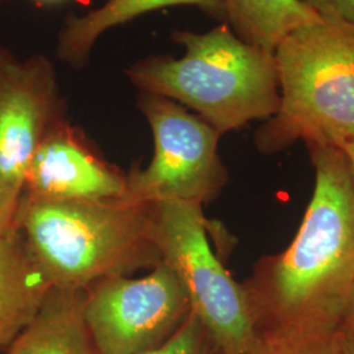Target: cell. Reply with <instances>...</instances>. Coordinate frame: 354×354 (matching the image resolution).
<instances>
[{
  "label": "cell",
  "mask_w": 354,
  "mask_h": 354,
  "mask_svg": "<svg viewBox=\"0 0 354 354\" xmlns=\"http://www.w3.org/2000/svg\"><path fill=\"white\" fill-rule=\"evenodd\" d=\"M84 291L50 289L6 354H97L83 317Z\"/></svg>",
  "instance_id": "cell-12"
},
{
  "label": "cell",
  "mask_w": 354,
  "mask_h": 354,
  "mask_svg": "<svg viewBox=\"0 0 354 354\" xmlns=\"http://www.w3.org/2000/svg\"><path fill=\"white\" fill-rule=\"evenodd\" d=\"M345 155L348 165H349V169H351V175L353 178L354 183V138L349 140H345L340 146H337Z\"/></svg>",
  "instance_id": "cell-19"
},
{
  "label": "cell",
  "mask_w": 354,
  "mask_h": 354,
  "mask_svg": "<svg viewBox=\"0 0 354 354\" xmlns=\"http://www.w3.org/2000/svg\"><path fill=\"white\" fill-rule=\"evenodd\" d=\"M152 239L184 288L190 311L228 354H250L257 342L244 291L213 251L203 206L152 203Z\"/></svg>",
  "instance_id": "cell-5"
},
{
  "label": "cell",
  "mask_w": 354,
  "mask_h": 354,
  "mask_svg": "<svg viewBox=\"0 0 354 354\" xmlns=\"http://www.w3.org/2000/svg\"><path fill=\"white\" fill-rule=\"evenodd\" d=\"M127 174L102 158L66 118L53 127L26 168L21 198L87 203L125 198Z\"/></svg>",
  "instance_id": "cell-9"
},
{
  "label": "cell",
  "mask_w": 354,
  "mask_h": 354,
  "mask_svg": "<svg viewBox=\"0 0 354 354\" xmlns=\"http://www.w3.org/2000/svg\"><path fill=\"white\" fill-rule=\"evenodd\" d=\"M39 3H57V1H61V0H36Z\"/></svg>",
  "instance_id": "cell-21"
},
{
  "label": "cell",
  "mask_w": 354,
  "mask_h": 354,
  "mask_svg": "<svg viewBox=\"0 0 354 354\" xmlns=\"http://www.w3.org/2000/svg\"><path fill=\"white\" fill-rule=\"evenodd\" d=\"M0 354H6V352H4V351H0Z\"/></svg>",
  "instance_id": "cell-23"
},
{
  "label": "cell",
  "mask_w": 354,
  "mask_h": 354,
  "mask_svg": "<svg viewBox=\"0 0 354 354\" xmlns=\"http://www.w3.org/2000/svg\"><path fill=\"white\" fill-rule=\"evenodd\" d=\"M181 58L153 55L131 64L125 75L140 89L192 109L221 136L279 108L274 53L238 37L226 23L205 33L174 30Z\"/></svg>",
  "instance_id": "cell-2"
},
{
  "label": "cell",
  "mask_w": 354,
  "mask_h": 354,
  "mask_svg": "<svg viewBox=\"0 0 354 354\" xmlns=\"http://www.w3.org/2000/svg\"><path fill=\"white\" fill-rule=\"evenodd\" d=\"M4 3V0H0V7H1V4Z\"/></svg>",
  "instance_id": "cell-22"
},
{
  "label": "cell",
  "mask_w": 354,
  "mask_h": 354,
  "mask_svg": "<svg viewBox=\"0 0 354 354\" xmlns=\"http://www.w3.org/2000/svg\"><path fill=\"white\" fill-rule=\"evenodd\" d=\"M138 108L151 129L153 153L127 174L125 198L140 203L213 201L227 184L218 151L221 134L197 114L163 96L140 92Z\"/></svg>",
  "instance_id": "cell-6"
},
{
  "label": "cell",
  "mask_w": 354,
  "mask_h": 354,
  "mask_svg": "<svg viewBox=\"0 0 354 354\" xmlns=\"http://www.w3.org/2000/svg\"><path fill=\"white\" fill-rule=\"evenodd\" d=\"M15 228L50 289L84 291L102 279L130 276L162 261L149 203L20 198Z\"/></svg>",
  "instance_id": "cell-3"
},
{
  "label": "cell",
  "mask_w": 354,
  "mask_h": 354,
  "mask_svg": "<svg viewBox=\"0 0 354 354\" xmlns=\"http://www.w3.org/2000/svg\"><path fill=\"white\" fill-rule=\"evenodd\" d=\"M342 328L349 329V330H353L354 332V288L352 295H351V301L348 304V308H346V313H345L344 322H342Z\"/></svg>",
  "instance_id": "cell-20"
},
{
  "label": "cell",
  "mask_w": 354,
  "mask_h": 354,
  "mask_svg": "<svg viewBox=\"0 0 354 354\" xmlns=\"http://www.w3.org/2000/svg\"><path fill=\"white\" fill-rule=\"evenodd\" d=\"M17 209L19 207L7 203L0 196V234H4L6 231L15 228V218Z\"/></svg>",
  "instance_id": "cell-17"
},
{
  "label": "cell",
  "mask_w": 354,
  "mask_h": 354,
  "mask_svg": "<svg viewBox=\"0 0 354 354\" xmlns=\"http://www.w3.org/2000/svg\"><path fill=\"white\" fill-rule=\"evenodd\" d=\"M279 108L254 134L274 153L302 140L340 146L354 138V26L319 20L279 41Z\"/></svg>",
  "instance_id": "cell-4"
},
{
  "label": "cell",
  "mask_w": 354,
  "mask_h": 354,
  "mask_svg": "<svg viewBox=\"0 0 354 354\" xmlns=\"http://www.w3.org/2000/svg\"><path fill=\"white\" fill-rule=\"evenodd\" d=\"M55 67L44 54L20 59L0 46V196L19 207L26 168L51 129L66 120Z\"/></svg>",
  "instance_id": "cell-8"
},
{
  "label": "cell",
  "mask_w": 354,
  "mask_h": 354,
  "mask_svg": "<svg viewBox=\"0 0 354 354\" xmlns=\"http://www.w3.org/2000/svg\"><path fill=\"white\" fill-rule=\"evenodd\" d=\"M320 20L354 26V0H298Z\"/></svg>",
  "instance_id": "cell-16"
},
{
  "label": "cell",
  "mask_w": 354,
  "mask_h": 354,
  "mask_svg": "<svg viewBox=\"0 0 354 354\" xmlns=\"http://www.w3.org/2000/svg\"><path fill=\"white\" fill-rule=\"evenodd\" d=\"M50 286L26 250L21 234H0V351L37 315Z\"/></svg>",
  "instance_id": "cell-11"
},
{
  "label": "cell",
  "mask_w": 354,
  "mask_h": 354,
  "mask_svg": "<svg viewBox=\"0 0 354 354\" xmlns=\"http://www.w3.org/2000/svg\"><path fill=\"white\" fill-rule=\"evenodd\" d=\"M250 354H342L337 333H259Z\"/></svg>",
  "instance_id": "cell-14"
},
{
  "label": "cell",
  "mask_w": 354,
  "mask_h": 354,
  "mask_svg": "<svg viewBox=\"0 0 354 354\" xmlns=\"http://www.w3.org/2000/svg\"><path fill=\"white\" fill-rule=\"evenodd\" d=\"M189 314L185 290L165 261L143 277H109L84 290L83 317L97 354L151 351Z\"/></svg>",
  "instance_id": "cell-7"
},
{
  "label": "cell",
  "mask_w": 354,
  "mask_h": 354,
  "mask_svg": "<svg viewBox=\"0 0 354 354\" xmlns=\"http://www.w3.org/2000/svg\"><path fill=\"white\" fill-rule=\"evenodd\" d=\"M140 354H228L190 311L180 328L159 346Z\"/></svg>",
  "instance_id": "cell-15"
},
{
  "label": "cell",
  "mask_w": 354,
  "mask_h": 354,
  "mask_svg": "<svg viewBox=\"0 0 354 354\" xmlns=\"http://www.w3.org/2000/svg\"><path fill=\"white\" fill-rule=\"evenodd\" d=\"M313 197L290 244L241 283L256 335L337 333L354 288V183L336 146H307Z\"/></svg>",
  "instance_id": "cell-1"
},
{
  "label": "cell",
  "mask_w": 354,
  "mask_h": 354,
  "mask_svg": "<svg viewBox=\"0 0 354 354\" xmlns=\"http://www.w3.org/2000/svg\"><path fill=\"white\" fill-rule=\"evenodd\" d=\"M175 6H193L226 23L225 0H106L89 12L66 17L57 37V58L73 70L89 64L91 53L102 35L142 15Z\"/></svg>",
  "instance_id": "cell-10"
},
{
  "label": "cell",
  "mask_w": 354,
  "mask_h": 354,
  "mask_svg": "<svg viewBox=\"0 0 354 354\" xmlns=\"http://www.w3.org/2000/svg\"><path fill=\"white\" fill-rule=\"evenodd\" d=\"M225 6L234 33L270 53L295 28L320 20L298 0H225Z\"/></svg>",
  "instance_id": "cell-13"
},
{
  "label": "cell",
  "mask_w": 354,
  "mask_h": 354,
  "mask_svg": "<svg viewBox=\"0 0 354 354\" xmlns=\"http://www.w3.org/2000/svg\"><path fill=\"white\" fill-rule=\"evenodd\" d=\"M340 352L342 354H354V332L340 328Z\"/></svg>",
  "instance_id": "cell-18"
}]
</instances>
